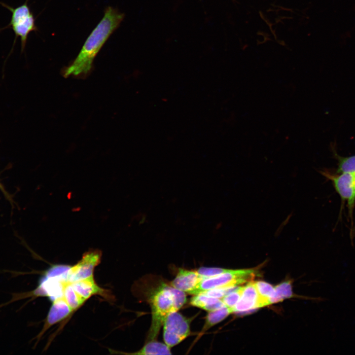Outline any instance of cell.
<instances>
[{
    "label": "cell",
    "instance_id": "obj_22",
    "mask_svg": "<svg viewBox=\"0 0 355 355\" xmlns=\"http://www.w3.org/2000/svg\"><path fill=\"white\" fill-rule=\"evenodd\" d=\"M277 14L282 18H290L292 16V12L290 10L286 9H281L278 11Z\"/></svg>",
    "mask_w": 355,
    "mask_h": 355
},
{
    "label": "cell",
    "instance_id": "obj_21",
    "mask_svg": "<svg viewBox=\"0 0 355 355\" xmlns=\"http://www.w3.org/2000/svg\"><path fill=\"white\" fill-rule=\"evenodd\" d=\"M228 269L217 267H202L197 270L203 280L222 274Z\"/></svg>",
    "mask_w": 355,
    "mask_h": 355
},
{
    "label": "cell",
    "instance_id": "obj_5",
    "mask_svg": "<svg viewBox=\"0 0 355 355\" xmlns=\"http://www.w3.org/2000/svg\"><path fill=\"white\" fill-rule=\"evenodd\" d=\"M190 320L178 311L167 316L163 324V338L169 348L178 344L190 335Z\"/></svg>",
    "mask_w": 355,
    "mask_h": 355
},
{
    "label": "cell",
    "instance_id": "obj_23",
    "mask_svg": "<svg viewBox=\"0 0 355 355\" xmlns=\"http://www.w3.org/2000/svg\"><path fill=\"white\" fill-rule=\"evenodd\" d=\"M266 39V37L264 34L260 33L258 35L257 41L258 42L263 43L265 41Z\"/></svg>",
    "mask_w": 355,
    "mask_h": 355
},
{
    "label": "cell",
    "instance_id": "obj_19",
    "mask_svg": "<svg viewBox=\"0 0 355 355\" xmlns=\"http://www.w3.org/2000/svg\"><path fill=\"white\" fill-rule=\"evenodd\" d=\"M337 156L338 161L337 173H355V155L349 157Z\"/></svg>",
    "mask_w": 355,
    "mask_h": 355
},
{
    "label": "cell",
    "instance_id": "obj_7",
    "mask_svg": "<svg viewBox=\"0 0 355 355\" xmlns=\"http://www.w3.org/2000/svg\"><path fill=\"white\" fill-rule=\"evenodd\" d=\"M102 252L99 249H90L83 254L82 258L70 267L68 274V282L73 283L93 276L95 268L101 262Z\"/></svg>",
    "mask_w": 355,
    "mask_h": 355
},
{
    "label": "cell",
    "instance_id": "obj_1",
    "mask_svg": "<svg viewBox=\"0 0 355 355\" xmlns=\"http://www.w3.org/2000/svg\"><path fill=\"white\" fill-rule=\"evenodd\" d=\"M124 17L123 13L107 7L103 18L85 41L77 56L63 71L65 77L86 76L91 71L93 62L100 49Z\"/></svg>",
    "mask_w": 355,
    "mask_h": 355
},
{
    "label": "cell",
    "instance_id": "obj_24",
    "mask_svg": "<svg viewBox=\"0 0 355 355\" xmlns=\"http://www.w3.org/2000/svg\"><path fill=\"white\" fill-rule=\"evenodd\" d=\"M0 188L1 189V190H3L2 186L0 184Z\"/></svg>",
    "mask_w": 355,
    "mask_h": 355
},
{
    "label": "cell",
    "instance_id": "obj_2",
    "mask_svg": "<svg viewBox=\"0 0 355 355\" xmlns=\"http://www.w3.org/2000/svg\"><path fill=\"white\" fill-rule=\"evenodd\" d=\"M147 300L151 308V322L147 342L156 339L167 316L185 304L186 296L185 292L160 281L159 284L150 291Z\"/></svg>",
    "mask_w": 355,
    "mask_h": 355
},
{
    "label": "cell",
    "instance_id": "obj_13",
    "mask_svg": "<svg viewBox=\"0 0 355 355\" xmlns=\"http://www.w3.org/2000/svg\"><path fill=\"white\" fill-rule=\"evenodd\" d=\"M194 295L190 299V305L208 312L225 307L222 300L220 298L212 297L203 294Z\"/></svg>",
    "mask_w": 355,
    "mask_h": 355
},
{
    "label": "cell",
    "instance_id": "obj_4",
    "mask_svg": "<svg viewBox=\"0 0 355 355\" xmlns=\"http://www.w3.org/2000/svg\"><path fill=\"white\" fill-rule=\"evenodd\" d=\"M257 273L256 269H228L222 274L203 280L192 295L213 288L237 286L251 280Z\"/></svg>",
    "mask_w": 355,
    "mask_h": 355
},
{
    "label": "cell",
    "instance_id": "obj_6",
    "mask_svg": "<svg viewBox=\"0 0 355 355\" xmlns=\"http://www.w3.org/2000/svg\"><path fill=\"white\" fill-rule=\"evenodd\" d=\"M330 179L335 190L342 201L346 202L349 213L352 217L355 206V173H341L332 175L326 172H320Z\"/></svg>",
    "mask_w": 355,
    "mask_h": 355
},
{
    "label": "cell",
    "instance_id": "obj_12",
    "mask_svg": "<svg viewBox=\"0 0 355 355\" xmlns=\"http://www.w3.org/2000/svg\"><path fill=\"white\" fill-rule=\"evenodd\" d=\"M258 293L255 283L249 282L243 286L241 296L232 309L233 312H246L253 309H256Z\"/></svg>",
    "mask_w": 355,
    "mask_h": 355
},
{
    "label": "cell",
    "instance_id": "obj_15",
    "mask_svg": "<svg viewBox=\"0 0 355 355\" xmlns=\"http://www.w3.org/2000/svg\"><path fill=\"white\" fill-rule=\"evenodd\" d=\"M232 313H233L232 309L226 306L214 311L209 312L206 317L205 322L200 335L212 326L223 320Z\"/></svg>",
    "mask_w": 355,
    "mask_h": 355
},
{
    "label": "cell",
    "instance_id": "obj_16",
    "mask_svg": "<svg viewBox=\"0 0 355 355\" xmlns=\"http://www.w3.org/2000/svg\"><path fill=\"white\" fill-rule=\"evenodd\" d=\"M258 293L256 308L270 305V300L274 292V287L262 281L254 282Z\"/></svg>",
    "mask_w": 355,
    "mask_h": 355
},
{
    "label": "cell",
    "instance_id": "obj_8",
    "mask_svg": "<svg viewBox=\"0 0 355 355\" xmlns=\"http://www.w3.org/2000/svg\"><path fill=\"white\" fill-rule=\"evenodd\" d=\"M68 283L65 277H51L45 275L38 286L32 293L36 296H47L52 301L63 297L65 286Z\"/></svg>",
    "mask_w": 355,
    "mask_h": 355
},
{
    "label": "cell",
    "instance_id": "obj_18",
    "mask_svg": "<svg viewBox=\"0 0 355 355\" xmlns=\"http://www.w3.org/2000/svg\"><path fill=\"white\" fill-rule=\"evenodd\" d=\"M63 298L73 311L79 308L85 301L75 291L70 282L67 283L65 286Z\"/></svg>",
    "mask_w": 355,
    "mask_h": 355
},
{
    "label": "cell",
    "instance_id": "obj_9",
    "mask_svg": "<svg viewBox=\"0 0 355 355\" xmlns=\"http://www.w3.org/2000/svg\"><path fill=\"white\" fill-rule=\"evenodd\" d=\"M203 280L197 270L179 268L176 277L171 282L170 284L179 290L192 294Z\"/></svg>",
    "mask_w": 355,
    "mask_h": 355
},
{
    "label": "cell",
    "instance_id": "obj_3",
    "mask_svg": "<svg viewBox=\"0 0 355 355\" xmlns=\"http://www.w3.org/2000/svg\"><path fill=\"white\" fill-rule=\"evenodd\" d=\"M28 2V0H26L22 4L13 7L0 1V4L8 9L11 13L10 22L4 28L0 29V31L11 28L15 35L12 48H14L17 38L20 37L21 52H24L29 34L37 30L35 17Z\"/></svg>",
    "mask_w": 355,
    "mask_h": 355
},
{
    "label": "cell",
    "instance_id": "obj_17",
    "mask_svg": "<svg viewBox=\"0 0 355 355\" xmlns=\"http://www.w3.org/2000/svg\"><path fill=\"white\" fill-rule=\"evenodd\" d=\"M291 283L284 281L274 287V292L270 298V304L278 303L292 296Z\"/></svg>",
    "mask_w": 355,
    "mask_h": 355
},
{
    "label": "cell",
    "instance_id": "obj_14",
    "mask_svg": "<svg viewBox=\"0 0 355 355\" xmlns=\"http://www.w3.org/2000/svg\"><path fill=\"white\" fill-rule=\"evenodd\" d=\"M131 355H171L170 348L165 343L154 340L148 341L140 350L131 353H124Z\"/></svg>",
    "mask_w": 355,
    "mask_h": 355
},
{
    "label": "cell",
    "instance_id": "obj_10",
    "mask_svg": "<svg viewBox=\"0 0 355 355\" xmlns=\"http://www.w3.org/2000/svg\"><path fill=\"white\" fill-rule=\"evenodd\" d=\"M71 284L75 291L85 301L95 295H99L108 300L112 299V296L110 295V291L98 285L93 276L71 283Z\"/></svg>",
    "mask_w": 355,
    "mask_h": 355
},
{
    "label": "cell",
    "instance_id": "obj_11",
    "mask_svg": "<svg viewBox=\"0 0 355 355\" xmlns=\"http://www.w3.org/2000/svg\"><path fill=\"white\" fill-rule=\"evenodd\" d=\"M72 311L73 310L67 304L63 297L53 301L45 324L38 337L41 336L51 326L67 318Z\"/></svg>",
    "mask_w": 355,
    "mask_h": 355
},
{
    "label": "cell",
    "instance_id": "obj_20",
    "mask_svg": "<svg viewBox=\"0 0 355 355\" xmlns=\"http://www.w3.org/2000/svg\"><path fill=\"white\" fill-rule=\"evenodd\" d=\"M243 290V286H237L234 290L221 298L225 306L232 309L239 301Z\"/></svg>",
    "mask_w": 355,
    "mask_h": 355
}]
</instances>
